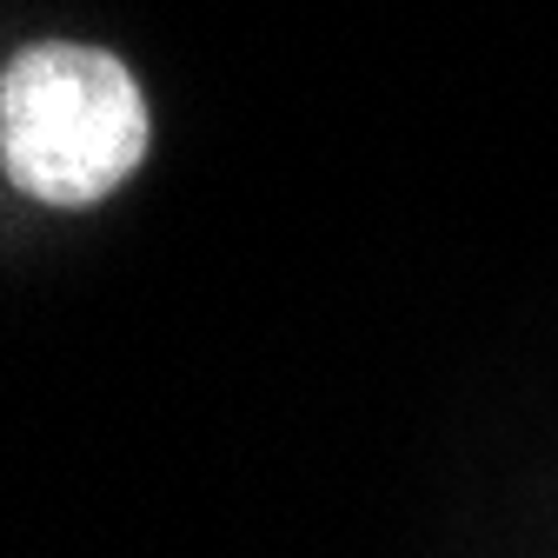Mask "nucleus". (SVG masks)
Segmentation results:
<instances>
[{"instance_id": "obj_1", "label": "nucleus", "mask_w": 558, "mask_h": 558, "mask_svg": "<svg viewBox=\"0 0 558 558\" xmlns=\"http://www.w3.org/2000/svg\"><path fill=\"white\" fill-rule=\"evenodd\" d=\"M147 94L126 60L81 40H40L0 81V167L40 206H94L147 160Z\"/></svg>"}]
</instances>
